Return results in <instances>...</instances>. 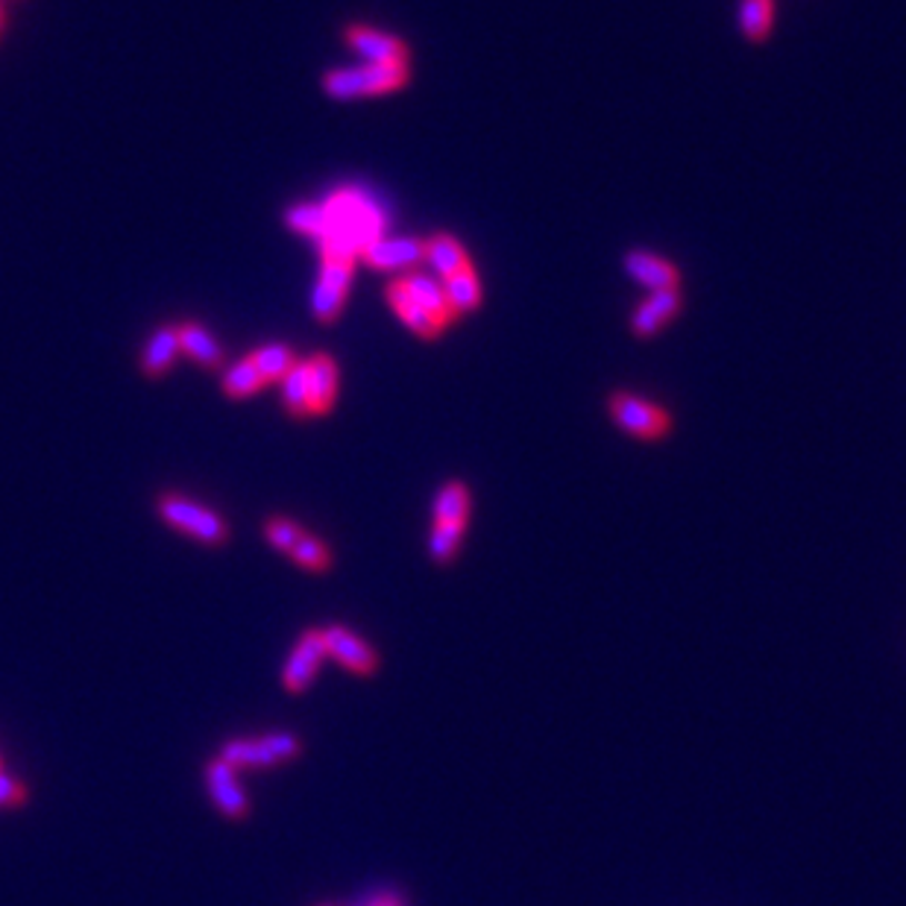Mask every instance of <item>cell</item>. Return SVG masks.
I'll return each mask as SVG.
<instances>
[{
	"label": "cell",
	"mask_w": 906,
	"mask_h": 906,
	"mask_svg": "<svg viewBox=\"0 0 906 906\" xmlns=\"http://www.w3.org/2000/svg\"><path fill=\"white\" fill-rule=\"evenodd\" d=\"M329 657L323 628H309L296 640L294 652L288 654L285 666H282V686L288 693H305L314 678H318L320 666Z\"/></svg>",
	"instance_id": "6"
},
{
	"label": "cell",
	"mask_w": 906,
	"mask_h": 906,
	"mask_svg": "<svg viewBox=\"0 0 906 906\" xmlns=\"http://www.w3.org/2000/svg\"><path fill=\"white\" fill-rule=\"evenodd\" d=\"M180 346L189 359H194L203 368H223V346L200 323H180Z\"/></svg>",
	"instance_id": "17"
},
{
	"label": "cell",
	"mask_w": 906,
	"mask_h": 906,
	"mask_svg": "<svg viewBox=\"0 0 906 906\" xmlns=\"http://www.w3.org/2000/svg\"><path fill=\"white\" fill-rule=\"evenodd\" d=\"M302 534H305V528L296 525L294 520H288V516H270L268 523H264V537H268V543L273 548H279V552H285V555L294 552V546L302 540Z\"/></svg>",
	"instance_id": "28"
},
{
	"label": "cell",
	"mask_w": 906,
	"mask_h": 906,
	"mask_svg": "<svg viewBox=\"0 0 906 906\" xmlns=\"http://www.w3.org/2000/svg\"><path fill=\"white\" fill-rule=\"evenodd\" d=\"M180 323H171V326H162L150 338L148 350H144V359H141V370L148 379H159L164 376L168 370L173 368V361L180 359Z\"/></svg>",
	"instance_id": "16"
},
{
	"label": "cell",
	"mask_w": 906,
	"mask_h": 906,
	"mask_svg": "<svg viewBox=\"0 0 906 906\" xmlns=\"http://www.w3.org/2000/svg\"><path fill=\"white\" fill-rule=\"evenodd\" d=\"M262 387L264 379L262 373L255 370L253 355H246V359H241L223 373V393L232 396V400H246V396H253V393H259Z\"/></svg>",
	"instance_id": "23"
},
{
	"label": "cell",
	"mask_w": 906,
	"mask_h": 906,
	"mask_svg": "<svg viewBox=\"0 0 906 906\" xmlns=\"http://www.w3.org/2000/svg\"><path fill=\"white\" fill-rule=\"evenodd\" d=\"M681 294L678 288H666V291H652V296L634 311L631 318V332L637 338L657 335L670 320L678 318Z\"/></svg>",
	"instance_id": "11"
},
{
	"label": "cell",
	"mask_w": 906,
	"mask_h": 906,
	"mask_svg": "<svg viewBox=\"0 0 906 906\" xmlns=\"http://www.w3.org/2000/svg\"><path fill=\"white\" fill-rule=\"evenodd\" d=\"M402 285H405V291H409L411 296H414L420 305H423L429 314H432L437 323H441L443 329L450 326L452 320L457 318L455 309L450 305V300H446V291H443V282H437V279L425 276V273H409V276L400 279Z\"/></svg>",
	"instance_id": "15"
},
{
	"label": "cell",
	"mask_w": 906,
	"mask_h": 906,
	"mask_svg": "<svg viewBox=\"0 0 906 906\" xmlns=\"http://www.w3.org/2000/svg\"><path fill=\"white\" fill-rule=\"evenodd\" d=\"M253 364L255 370L262 373L264 384L282 382L288 370L296 364V355L291 346H285V343H264V346H259V350L253 352Z\"/></svg>",
	"instance_id": "21"
},
{
	"label": "cell",
	"mask_w": 906,
	"mask_h": 906,
	"mask_svg": "<svg viewBox=\"0 0 906 906\" xmlns=\"http://www.w3.org/2000/svg\"><path fill=\"white\" fill-rule=\"evenodd\" d=\"M352 279V255L326 250V262L320 270V282L314 288V318L320 323H335L341 314Z\"/></svg>",
	"instance_id": "5"
},
{
	"label": "cell",
	"mask_w": 906,
	"mask_h": 906,
	"mask_svg": "<svg viewBox=\"0 0 906 906\" xmlns=\"http://www.w3.org/2000/svg\"><path fill=\"white\" fill-rule=\"evenodd\" d=\"M607 409H611L613 423L640 441H661L672 429L670 411L648 400H640L634 393H613Z\"/></svg>",
	"instance_id": "4"
},
{
	"label": "cell",
	"mask_w": 906,
	"mask_h": 906,
	"mask_svg": "<svg viewBox=\"0 0 906 906\" xmlns=\"http://www.w3.org/2000/svg\"><path fill=\"white\" fill-rule=\"evenodd\" d=\"M205 786L212 795L214 807L221 809L223 816L232 822H241L250 813V801H246L244 789L238 786V768H232L226 759H212L205 766Z\"/></svg>",
	"instance_id": "9"
},
{
	"label": "cell",
	"mask_w": 906,
	"mask_h": 906,
	"mask_svg": "<svg viewBox=\"0 0 906 906\" xmlns=\"http://www.w3.org/2000/svg\"><path fill=\"white\" fill-rule=\"evenodd\" d=\"M309 376V414H326L338 396V364L332 355H314L305 361Z\"/></svg>",
	"instance_id": "13"
},
{
	"label": "cell",
	"mask_w": 906,
	"mask_h": 906,
	"mask_svg": "<svg viewBox=\"0 0 906 906\" xmlns=\"http://www.w3.org/2000/svg\"><path fill=\"white\" fill-rule=\"evenodd\" d=\"M346 41L373 66H409V44L391 33L373 30L364 24L346 27Z\"/></svg>",
	"instance_id": "8"
},
{
	"label": "cell",
	"mask_w": 906,
	"mask_h": 906,
	"mask_svg": "<svg viewBox=\"0 0 906 906\" xmlns=\"http://www.w3.org/2000/svg\"><path fill=\"white\" fill-rule=\"evenodd\" d=\"M464 531H466V525L434 523L432 540H429V552H432L434 564H450L452 557L457 555V548H461Z\"/></svg>",
	"instance_id": "26"
},
{
	"label": "cell",
	"mask_w": 906,
	"mask_h": 906,
	"mask_svg": "<svg viewBox=\"0 0 906 906\" xmlns=\"http://www.w3.org/2000/svg\"><path fill=\"white\" fill-rule=\"evenodd\" d=\"M625 270L637 279L640 285L652 288V291L678 288L681 282V273L675 264H670L666 259H661V255L643 253V250H634V253L625 255Z\"/></svg>",
	"instance_id": "14"
},
{
	"label": "cell",
	"mask_w": 906,
	"mask_h": 906,
	"mask_svg": "<svg viewBox=\"0 0 906 906\" xmlns=\"http://www.w3.org/2000/svg\"><path fill=\"white\" fill-rule=\"evenodd\" d=\"M282 402L291 416H311L309 414V376H305V361H296L282 379Z\"/></svg>",
	"instance_id": "24"
},
{
	"label": "cell",
	"mask_w": 906,
	"mask_h": 906,
	"mask_svg": "<svg viewBox=\"0 0 906 906\" xmlns=\"http://www.w3.org/2000/svg\"><path fill=\"white\" fill-rule=\"evenodd\" d=\"M361 259L376 270L411 268L425 259V241L420 238H376L361 250Z\"/></svg>",
	"instance_id": "10"
},
{
	"label": "cell",
	"mask_w": 906,
	"mask_h": 906,
	"mask_svg": "<svg viewBox=\"0 0 906 906\" xmlns=\"http://www.w3.org/2000/svg\"><path fill=\"white\" fill-rule=\"evenodd\" d=\"M411 80L409 66H368L343 68V71H329L323 77V89L329 98L352 100L370 98V94H387V91L402 89Z\"/></svg>",
	"instance_id": "1"
},
{
	"label": "cell",
	"mask_w": 906,
	"mask_h": 906,
	"mask_svg": "<svg viewBox=\"0 0 906 906\" xmlns=\"http://www.w3.org/2000/svg\"><path fill=\"white\" fill-rule=\"evenodd\" d=\"M155 507H159V516L171 528L200 540L205 546H221V543L229 540L226 520L218 511H212V507L194 502V499H185L180 493H164V496H159Z\"/></svg>",
	"instance_id": "2"
},
{
	"label": "cell",
	"mask_w": 906,
	"mask_h": 906,
	"mask_svg": "<svg viewBox=\"0 0 906 906\" xmlns=\"http://www.w3.org/2000/svg\"><path fill=\"white\" fill-rule=\"evenodd\" d=\"M288 557H291L296 566H302V570L309 572H326L329 566H332V552H329V546L323 540L314 537V534H309V531L302 534V540Z\"/></svg>",
	"instance_id": "25"
},
{
	"label": "cell",
	"mask_w": 906,
	"mask_h": 906,
	"mask_svg": "<svg viewBox=\"0 0 906 906\" xmlns=\"http://www.w3.org/2000/svg\"><path fill=\"white\" fill-rule=\"evenodd\" d=\"M370 906H402V900L396 895H382V898H376Z\"/></svg>",
	"instance_id": "30"
},
{
	"label": "cell",
	"mask_w": 906,
	"mask_h": 906,
	"mask_svg": "<svg viewBox=\"0 0 906 906\" xmlns=\"http://www.w3.org/2000/svg\"><path fill=\"white\" fill-rule=\"evenodd\" d=\"M323 640H326L329 657H335L343 670H350L352 675L370 678L379 670V654L376 648L355 634V631L343 628V625H329L323 628Z\"/></svg>",
	"instance_id": "7"
},
{
	"label": "cell",
	"mask_w": 906,
	"mask_h": 906,
	"mask_svg": "<svg viewBox=\"0 0 906 906\" xmlns=\"http://www.w3.org/2000/svg\"><path fill=\"white\" fill-rule=\"evenodd\" d=\"M775 24V0H743L739 3V30L748 41H763Z\"/></svg>",
	"instance_id": "22"
},
{
	"label": "cell",
	"mask_w": 906,
	"mask_h": 906,
	"mask_svg": "<svg viewBox=\"0 0 906 906\" xmlns=\"http://www.w3.org/2000/svg\"><path fill=\"white\" fill-rule=\"evenodd\" d=\"M443 291H446V300L455 309V314H464V311H473L482 305V282H479V273L473 270V264L457 270L455 276L443 279Z\"/></svg>",
	"instance_id": "19"
},
{
	"label": "cell",
	"mask_w": 906,
	"mask_h": 906,
	"mask_svg": "<svg viewBox=\"0 0 906 906\" xmlns=\"http://www.w3.org/2000/svg\"><path fill=\"white\" fill-rule=\"evenodd\" d=\"M384 296H387L391 309L400 314L402 323H405L414 335L432 341V338H437L443 332L441 323H437V320H434L432 314H429V311H425L423 305H420V302H416L409 291H405V285H402L400 279L387 282V288H384Z\"/></svg>",
	"instance_id": "12"
},
{
	"label": "cell",
	"mask_w": 906,
	"mask_h": 906,
	"mask_svg": "<svg viewBox=\"0 0 906 906\" xmlns=\"http://www.w3.org/2000/svg\"><path fill=\"white\" fill-rule=\"evenodd\" d=\"M0 27H3V7H0Z\"/></svg>",
	"instance_id": "31"
},
{
	"label": "cell",
	"mask_w": 906,
	"mask_h": 906,
	"mask_svg": "<svg viewBox=\"0 0 906 906\" xmlns=\"http://www.w3.org/2000/svg\"><path fill=\"white\" fill-rule=\"evenodd\" d=\"M470 520V487L464 482H450L434 499V523L466 525Z\"/></svg>",
	"instance_id": "20"
},
{
	"label": "cell",
	"mask_w": 906,
	"mask_h": 906,
	"mask_svg": "<svg viewBox=\"0 0 906 906\" xmlns=\"http://www.w3.org/2000/svg\"><path fill=\"white\" fill-rule=\"evenodd\" d=\"M425 259L432 262V268L441 273L443 279L455 276L457 270L470 268V255L452 235H434L432 241H425Z\"/></svg>",
	"instance_id": "18"
},
{
	"label": "cell",
	"mask_w": 906,
	"mask_h": 906,
	"mask_svg": "<svg viewBox=\"0 0 906 906\" xmlns=\"http://www.w3.org/2000/svg\"><path fill=\"white\" fill-rule=\"evenodd\" d=\"M288 226L296 229V232H305V235H329L332 229V221H329V212L323 205H294L291 212L285 214Z\"/></svg>",
	"instance_id": "27"
},
{
	"label": "cell",
	"mask_w": 906,
	"mask_h": 906,
	"mask_svg": "<svg viewBox=\"0 0 906 906\" xmlns=\"http://www.w3.org/2000/svg\"><path fill=\"white\" fill-rule=\"evenodd\" d=\"M27 801V786L16 777L0 772V807H21Z\"/></svg>",
	"instance_id": "29"
},
{
	"label": "cell",
	"mask_w": 906,
	"mask_h": 906,
	"mask_svg": "<svg viewBox=\"0 0 906 906\" xmlns=\"http://www.w3.org/2000/svg\"><path fill=\"white\" fill-rule=\"evenodd\" d=\"M302 754V739L291 731H276V734L244 736V739H232L223 745L221 759H226L232 768H273L285 766L291 759Z\"/></svg>",
	"instance_id": "3"
}]
</instances>
